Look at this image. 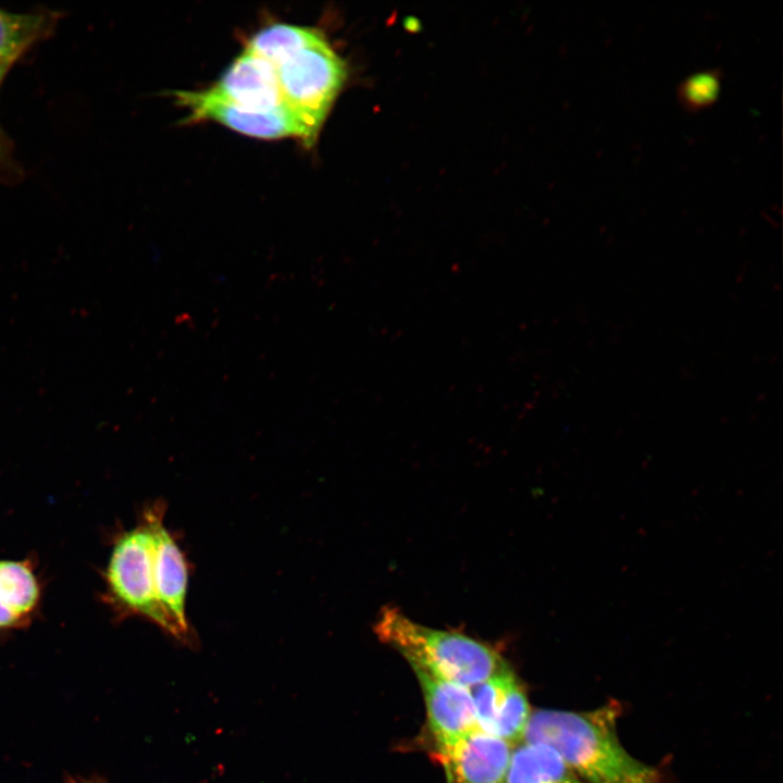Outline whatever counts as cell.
I'll use <instances>...</instances> for the list:
<instances>
[{
    "label": "cell",
    "instance_id": "cell-12",
    "mask_svg": "<svg viewBox=\"0 0 783 783\" xmlns=\"http://www.w3.org/2000/svg\"><path fill=\"white\" fill-rule=\"evenodd\" d=\"M504 783H586L550 746L521 742L511 751Z\"/></svg>",
    "mask_w": 783,
    "mask_h": 783
},
{
    "label": "cell",
    "instance_id": "cell-5",
    "mask_svg": "<svg viewBox=\"0 0 783 783\" xmlns=\"http://www.w3.org/2000/svg\"><path fill=\"white\" fill-rule=\"evenodd\" d=\"M175 98L188 110L187 121L216 122L254 138H297L311 147L320 132L285 103L270 111H249L211 100L200 91H176Z\"/></svg>",
    "mask_w": 783,
    "mask_h": 783
},
{
    "label": "cell",
    "instance_id": "cell-17",
    "mask_svg": "<svg viewBox=\"0 0 783 783\" xmlns=\"http://www.w3.org/2000/svg\"><path fill=\"white\" fill-rule=\"evenodd\" d=\"M8 69H9L8 65H0V84H1V82H2V79H3V77H4V75H5V73H7V71H8ZM1 148H2V144H1V138H0V150H1Z\"/></svg>",
    "mask_w": 783,
    "mask_h": 783
},
{
    "label": "cell",
    "instance_id": "cell-16",
    "mask_svg": "<svg viewBox=\"0 0 783 783\" xmlns=\"http://www.w3.org/2000/svg\"><path fill=\"white\" fill-rule=\"evenodd\" d=\"M70 783H104V782H102V781H100V780H98V779H88V780H85V779H71V780H70Z\"/></svg>",
    "mask_w": 783,
    "mask_h": 783
},
{
    "label": "cell",
    "instance_id": "cell-15",
    "mask_svg": "<svg viewBox=\"0 0 783 783\" xmlns=\"http://www.w3.org/2000/svg\"><path fill=\"white\" fill-rule=\"evenodd\" d=\"M722 71L706 69L684 77L676 87L680 105L688 112H698L713 105L720 97Z\"/></svg>",
    "mask_w": 783,
    "mask_h": 783
},
{
    "label": "cell",
    "instance_id": "cell-9",
    "mask_svg": "<svg viewBox=\"0 0 783 783\" xmlns=\"http://www.w3.org/2000/svg\"><path fill=\"white\" fill-rule=\"evenodd\" d=\"M165 509L154 522L153 569L158 601L172 623L176 639L192 644L186 616L189 563L173 534L164 526Z\"/></svg>",
    "mask_w": 783,
    "mask_h": 783
},
{
    "label": "cell",
    "instance_id": "cell-6",
    "mask_svg": "<svg viewBox=\"0 0 783 783\" xmlns=\"http://www.w3.org/2000/svg\"><path fill=\"white\" fill-rule=\"evenodd\" d=\"M512 746L478 730L434 743V757L442 765L446 783H504Z\"/></svg>",
    "mask_w": 783,
    "mask_h": 783
},
{
    "label": "cell",
    "instance_id": "cell-11",
    "mask_svg": "<svg viewBox=\"0 0 783 783\" xmlns=\"http://www.w3.org/2000/svg\"><path fill=\"white\" fill-rule=\"evenodd\" d=\"M42 591L32 558L0 559V634L32 624L40 610Z\"/></svg>",
    "mask_w": 783,
    "mask_h": 783
},
{
    "label": "cell",
    "instance_id": "cell-14",
    "mask_svg": "<svg viewBox=\"0 0 783 783\" xmlns=\"http://www.w3.org/2000/svg\"><path fill=\"white\" fill-rule=\"evenodd\" d=\"M50 26L42 14L12 13L0 9V65L10 66Z\"/></svg>",
    "mask_w": 783,
    "mask_h": 783
},
{
    "label": "cell",
    "instance_id": "cell-7",
    "mask_svg": "<svg viewBox=\"0 0 783 783\" xmlns=\"http://www.w3.org/2000/svg\"><path fill=\"white\" fill-rule=\"evenodd\" d=\"M472 688L480 729L511 746L520 744L532 712L512 670L508 668Z\"/></svg>",
    "mask_w": 783,
    "mask_h": 783
},
{
    "label": "cell",
    "instance_id": "cell-10",
    "mask_svg": "<svg viewBox=\"0 0 783 783\" xmlns=\"http://www.w3.org/2000/svg\"><path fill=\"white\" fill-rule=\"evenodd\" d=\"M426 708L434 743L451 741L480 729L471 688L413 669Z\"/></svg>",
    "mask_w": 783,
    "mask_h": 783
},
{
    "label": "cell",
    "instance_id": "cell-3",
    "mask_svg": "<svg viewBox=\"0 0 783 783\" xmlns=\"http://www.w3.org/2000/svg\"><path fill=\"white\" fill-rule=\"evenodd\" d=\"M165 507L162 500L149 504L134 527L120 530L112 537L110 556L102 571L101 600L115 620L142 618L176 638L158 601L154 584V522Z\"/></svg>",
    "mask_w": 783,
    "mask_h": 783
},
{
    "label": "cell",
    "instance_id": "cell-2",
    "mask_svg": "<svg viewBox=\"0 0 783 783\" xmlns=\"http://www.w3.org/2000/svg\"><path fill=\"white\" fill-rule=\"evenodd\" d=\"M374 632L400 652L412 670L469 688L509 668L492 646L462 633L420 624L397 608L382 610Z\"/></svg>",
    "mask_w": 783,
    "mask_h": 783
},
{
    "label": "cell",
    "instance_id": "cell-13",
    "mask_svg": "<svg viewBox=\"0 0 783 783\" xmlns=\"http://www.w3.org/2000/svg\"><path fill=\"white\" fill-rule=\"evenodd\" d=\"M324 38L315 28L274 24L258 32L245 49L277 67L300 50Z\"/></svg>",
    "mask_w": 783,
    "mask_h": 783
},
{
    "label": "cell",
    "instance_id": "cell-8",
    "mask_svg": "<svg viewBox=\"0 0 783 783\" xmlns=\"http://www.w3.org/2000/svg\"><path fill=\"white\" fill-rule=\"evenodd\" d=\"M204 97L243 110L270 111L284 104L275 67L244 50Z\"/></svg>",
    "mask_w": 783,
    "mask_h": 783
},
{
    "label": "cell",
    "instance_id": "cell-1",
    "mask_svg": "<svg viewBox=\"0 0 783 783\" xmlns=\"http://www.w3.org/2000/svg\"><path fill=\"white\" fill-rule=\"evenodd\" d=\"M620 712L614 700L581 712L538 709L531 713L522 742L550 746L586 783H659L661 773L621 744Z\"/></svg>",
    "mask_w": 783,
    "mask_h": 783
},
{
    "label": "cell",
    "instance_id": "cell-4",
    "mask_svg": "<svg viewBox=\"0 0 783 783\" xmlns=\"http://www.w3.org/2000/svg\"><path fill=\"white\" fill-rule=\"evenodd\" d=\"M275 70L284 103L321 129L346 80L345 62L324 38Z\"/></svg>",
    "mask_w": 783,
    "mask_h": 783
}]
</instances>
